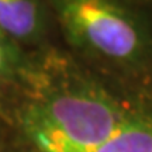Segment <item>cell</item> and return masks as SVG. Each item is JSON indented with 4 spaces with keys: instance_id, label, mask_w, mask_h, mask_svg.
Returning <instances> with one entry per match:
<instances>
[{
    "instance_id": "cell-4",
    "label": "cell",
    "mask_w": 152,
    "mask_h": 152,
    "mask_svg": "<svg viewBox=\"0 0 152 152\" xmlns=\"http://www.w3.org/2000/svg\"><path fill=\"white\" fill-rule=\"evenodd\" d=\"M87 152H152V118L137 113L113 135Z\"/></svg>"
},
{
    "instance_id": "cell-3",
    "label": "cell",
    "mask_w": 152,
    "mask_h": 152,
    "mask_svg": "<svg viewBox=\"0 0 152 152\" xmlns=\"http://www.w3.org/2000/svg\"><path fill=\"white\" fill-rule=\"evenodd\" d=\"M47 0H0V31L18 44L39 42L48 30Z\"/></svg>"
},
{
    "instance_id": "cell-1",
    "label": "cell",
    "mask_w": 152,
    "mask_h": 152,
    "mask_svg": "<svg viewBox=\"0 0 152 152\" xmlns=\"http://www.w3.org/2000/svg\"><path fill=\"white\" fill-rule=\"evenodd\" d=\"M135 114L100 89L77 87L26 104L20 123L38 152H87Z\"/></svg>"
},
{
    "instance_id": "cell-2",
    "label": "cell",
    "mask_w": 152,
    "mask_h": 152,
    "mask_svg": "<svg viewBox=\"0 0 152 152\" xmlns=\"http://www.w3.org/2000/svg\"><path fill=\"white\" fill-rule=\"evenodd\" d=\"M75 49L109 65L137 69L147 62L152 39L128 0H47Z\"/></svg>"
},
{
    "instance_id": "cell-5",
    "label": "cell",
    "mask_w": 152,
    "mask_h": 152,
    "mask_svg": "<svg viewBox=\"0 0 152 152\" xmlns=\"http://www.w3.org/2000/svg\"><path fill=\"white\" fill-rule=\"evenodd\" d=\"M20 68L21 55L18 45L0 31V92L18 75Z\"/></svg>"
}]
</instances>
